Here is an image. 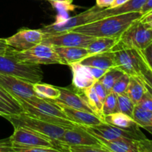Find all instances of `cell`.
<instances>
[{
    "label": "cell",
    "instance_id": "40",
    "mask_svg": "<svg viewBox=\"0 0 152 152\" xmlns=\"http://www.w3.org/2000/svg\"><path fill=\"white\" fill-rule=\"evenodd\" d=\"M140 52L145 61L146 62L147 65H148V67L151 68L152 71V43L150 45H148L146 48L140 50Z\"/></svg>",
    "mask_w": 152,
    "mask_h": 152
},
{
    "label": "cell",
    "instance_id": "11",
    "mask_svg": "<svg viewBox=\"0 0 152 152\" xmlns=\"http://www.w3.org/2000/svg\"><path fill=\"white\" fill-rule=\"evenodd\" d=\"M42 43L56 47H83L86 48L95 37L74 31H67L59 34H44Z\"/></svg>",
    "mask_w": 152,
    "mask_h": 152
},
{
    "label": "cell",
    "instance_id": "29",
    "mask_svg": "<svg viewBox=\"0 0 152 152\" xmlns=\"http://www.w3.org/2000/svg\"><path fill=\"white\" fill-rule=\"evenodd\" d=\"M124 73L120 70L117 69V68H112L111 69L108 70L105 73L103 76L101 78H99V81L102 83L105 89L108 91V93L111 91L112 88L114 86V83H116L117 80L121 77Z\"/></svg>",
    "mask_w": 152,
    "mask_h": 152
},
{
    "label": "cell",
    "instance_id": "17",
    "mask_svg": "<svg viewBox=\"0 0 152 152\" xmlns=\"http://www.w3.org/2000/svg\"><path fill=\"white\" fill-rule=\"evenodd\" d=\"M58 88L60 91V94L59 98L55 100L74 109L94 113L86 102L84 95L80 94L75 91H72L67 88L58 87Z\"/></svg>",
    "mask_w": 152,
    "mask_h": 152
},
{
    "label": "cell",
    "instance_id": "21",
    "mask_svg": "<svg viewBox=\"0 0 152 152\" xmlns=\"http://www.w3.org/2000/svg\"><path fill=\"white\" fill-rule=\"evenodd\" d=\"M55 50L66 63V65L79 62L90 55L86 48L83 47H56Z\"/></svg>",
    "mask_w": 152,
    "mask_h": 152
},
{
    "label": "cell",
    "instance_id": "32",
    "mask_svg": "<svg viewBox=\"0 0 152 152\" xmlns=\"http://www.w3.org/2000/svg\"><path fill=\"white\" fill-rule=\"evenodd\" d=\"M129 80H130V76L126 74H123L114 83L111 91L117 95L126 94V89L129 86Z\"/></svg>",
    "mask_w": 152,
    "mask_h": 152
},
{
    "label": "cell",
    "instance_id": "52",
    "mask_svg": "<svg viewBox=\"0 0 152 152\" xmlns=\"http://www.w3.org/2000/svg\"><path fill=\"white\" fill-rule=\"evenodd\" d=\"M148 23L150 24V25H151V26L152 27V21H151V22H148Z\"/></svg>",
    "mask_w": 152,
    "mask_h": 152
},
{
    "label": "cell",
    "instance_id": "23",
    "mask_svg": "<svg viewBox=\"0 0 152 152\" xmlns=\"http://www.w3.org/2000/svg\"><path fill=\"white\" fill-rule=\"evenodd\" d=\"M104 121L108 124L128 130H138L140 126L134 122L132 117L121 112H116L104 117Z\"/></svg>",
    "mask_w": 152,
    "mask_h": 152
},
{
    "label": "cell",
    "instance_id": "50",
    "mask_svg": "<svg viewBox=\"0 0 152 152\" xmlns=\"http://www.w3.org/2000/svg\"><path fill=\"white\" fill-rule=\"evenodd\" d=\"M50 2H53V1H68V2L72 3L73 0H48Z\"/></svg>",
    "mask_w": 152,
    "mask_h": 152
},
{
    "label": "cell",
    "instance_id": "33",
    "mask_svg": "<svg viewBox=\"0 0 152 152\" xmlns=\"http://www.w3.org/2000/svg\"><path fill=\"white\" fill-rule=\"evenodd\" d=\"M16 152H65L60 149L49 147H28L22 145H12Z\"/></svg>",
    "mask_w": 152,
    "mask_h": 152
},
{
    "label": "cell",
    "instance_id": "18",
    "mask_svg": "<svg viewBox=\"0 0 152 152\" xmlns=\"http://www.w3.org/2000/svg\"><path fill=\"white\" fill-rule=\"evenodd\" d=\"M22 112L23 109L19 102L0 86V116L7 119Z\"/></svg>",
    "mask_w": 152,
    "mask_h": 152
},
{
    "label": "cell",
    "instance_id": "15",
    "mask_svg": "<svg viewBox=\"0 0 152 152\" xmlns=\"http://www.w3.org/2000/svg\"><path fill=\"white\" fill-rule=\"evenodd\" d=\"M73 74L72 85L74 91L83 94V91L92 87L97 80L92 76L87 66L81 65L80 62L70 64Z\"/></svg>",
    "mask_w": 152,
    "mask_h": 152
},
{
    "label": "cell",
    "instance_id": "5",
    "mask_svg": "<svg viewBox=\"0 0 152 152\" xmlns=\"http://www.w3.org/2000/svg\"><path fill=\"white\" fill-rule=\"evenodd\" d=\"M9 52L18 61L29 65H64L66 63L58 55L54 48L41 43L28 50L16 51L9 48Z\"/></svg>",
    "mask_w": 152,
    "mask_h": 152
},
{
    "label": "cell",
    "instance_id": "24",
    "mask_svg": "<svg viewBox=\"0 0 152 152\" xmlns=\"http://www.w3.org/2000/svg\"><path fill=\"white\" fill-rule=\"evenodd\" d=\"M119 39L117 37H95L86 48L90 55L111 51L118 42Z\"/></svg>",
    "mask_w": 152,
    "mask_h": 152
},
{
    "label": "cell",
    "instance_id": "46",
    "mask_svg": "<svg viewBox=\"0 0 152 152\" xmlns=\"http://www.w3.org/2000/svg\"><path fill=\"white\" fill-rule=\"evenodd\" d=\"M9 48L5 39H0V54H6Z\"/></svg>",
    "mask_w": 152,
    "mask_h": 152
},
{
    "label": "cell",
    "instance_id": "42",
    "mask_svg": "<svg viewBox=\"0 0 152 152\" xmlns=\"http://www.w3.org/2000/svg\"><path fill=\"white\" fill-rule=\"evenodd\" d=\"M12 143L10 140V138L0 140V152H5L11 149Z\"/></svg>",
    "mask_w": 152,
    "mask_h": 152
},
{
    "label": "cell",
    "instance_id": "34",
    "mask_svg": "<svg viewBox=\"0 0 152 152\" xmlns=\"http://www.w3.org/2000/svg\"><path fill=\"white\" fill-rule=\"evenodd\" d=\"M68 152H111L102 145H77L68 147Z\"/></svg>",
    "mask_w": 152,
    "mask_h": 152
},
{
    "label": "cell",
    "instance_id": "28",
    "mask_svg": "<svg viewBox=\"0 0 152 152\" xmlns=\"http://www.w3.org/2000/svg\"><path fill=\"white\" fill-rule=\"evenodd\" d=\"M132 117L140 127L144 129L152 125V112L140 108L137 105L134 106Z\"/></svg>",
    "mask_w": 152,
    "mask_h": 152
},
{
    "label": "cell",
    "instance_id": "22",
    "mask_svg": "<svg viewBox=\"0 0 152 152\" xmlns=\"http://www.w3.org/2000/svg\"><path fill=\"white\" fill-rule=\"evenodd\" d=\"M147 0H129L125 4L114 7V8L102 9L100 11L102 19L108 16L115 15L123 14V13H132V12H140Z\"/></svg>",
    "mask_w": 152,
    "mask_h": 152
},
{
    "label": "cell",
    "instance_id": "31",
    "mask_svg": "<svg viewBox=\"0 0 152 152\" xmlns=\"http://www.w3.org/2000/svg\"><path fill=\"white\" fill-rule=\"evenodd\" d=\"M102 115L105 116L117 112V95L111 91L102 103Z\"/></svg>",
    "mask_w": 152,
    "mask_h": 152
},
{
    "label": "cell",
    "instance_id": "27",
    "mask_svg": "<svg viewBox=\"0 0 152 152\" xmlns=\"http://www.w3.org/2000/svg\"><path fill=\"white\" fill-rule=\"evenodd\" d=\"M34 90L40 97L53 99V100L57 99L60 94V91L58 87H55L48 84H42L40 83H34Z\"/></svg>",
    "mask_w": 152,
    "mask_h": 152
},
{
    "label": "cell",
    "instance_id": "10",
    "mask_svg": "<svg viewBox=\"0 0 152 152\" xmlns=\"http://www.w3.org/2000/svg\"><path fill=\"white\" fill-rule=\"evenodd\" d=\"M85 129L96 137L102 138L106 140H114L120 139V138L140 140L146 138V137L141 132L140 129L128 130V129H120V128L111 126L106 123H102L97 126L85 127Z\"/></svg>",
    "mask_w": 152,
    "mask_h": 152
},
{
    "label": "cell",
    "instance_id": "26",
    "mask_svg": "<svg viewBox=\"0 0 152 152\" xmlns=\"http://www.w3.org/2000/svg\"><path fill=\"white\" fill-rule=\"evenodd\" d=\"M83 94L84 95L86 102L88 104L89 107L91 108L93 112L104 121V117L102 112V102L99 100V97L95 93L93 86L85 90Z\"/></svg>",
    "mask_w": 152,
    "mask_h": 152
},
{
    "label": "cell",
    "instance_id": "7",
    "mask_svg": "<svg viewBox=\"0 0 152 152\" xmlns=\"http://www.w3.org/2000/svg\"><path fill=\"white\" fill-rule=\"evenodd\" d=\"M102 8H99L96 5L93 6L91 8L85 10L84 12L74 16H70L67 20L60 23H53L46 25L41 30L44 34H53L71 31L74 28L91 22H95L96 20L102 19L100 11Z\"/></svg>",
    "mask_w": 152,
    "mask_h": 152
},
{
    "label": "cell",
    "instance_id": "16",
    "mask_svg": "<svg viewBox=\"0 0 152 152\" xmlns=\"http://www.w3.org/2000/svg\"><path fill=\"white\" fill-rule=\"evenodd\" d=\"M58 105L60 106L63 112L67 116L68 119L77 123L79 126L89 127V126H94L105 123L101 118H99L94 113L88 112L86 111L74 109L63 105L58 101L54 100Z\"/></svg>",
    "mask_w": 152,
    "mask_h": 152
},
{
    "label": "cell",
    "instance_id": "39",
    "mask_svg": "<svg viewBox=\"0 0 152 152\" xmlns=\"http://www.w3.org/2000/svg\"><path fill=\"white\" fill-rule=\"evenodd\" d=\"M139 152H152V140L147 138L138 140Z\"/></svg>",
    "mask_w": 152,
    "mask_h": 152
},
{
    "label": "cell",
    "instance_id": "41",
    "mask_svg": "<svg viewBox=\"0 0 152 152\" xmlns=\"http://www.w3.org/2000/svg\"><path fill=\"white\" fill-rule=\"evenodd\" d=\"M87 67L88 68L89 71H90L91 74H92V76H93L96 80H98L99 78H101V77L105 74V73L108 71V70L100 69V68H94V67Z\"/></svg>",
    "mask_w": 152,
    "mask_h": 152
},
{
    "label": "cell",
    "instance_id": "37",
    "mask_svg": "<svg viewBox=\"0 0 152 152\" xmlns=\"http://www.w3.org/2000/svg\"><path fill=\"white\" fill-rule=\"evenodd\" d=\"M137 105L146 111L152 112V96L147 91V90Z\"/></svg>",
    "mask_w": 152,
    "mask_h": 152
},
{
    "label": "cell",
    "instance_id": "38",
    "mask_svg": "<svg viewBox=\"0 0 152 152\" xmlns=\"http://www.w3.org/2000/svg\"><path fill=\"white\" fill-rule=\"evenodd\" d=\"M93 88L95 93L96 94L97 96L99 97V100L103 103L104 100H105V98H106L107 95L108 94V91L104 88V86H102V83H101L99 80H97V81L94 84Z\"/></svg>",
    "mask_w": 152,
    "mask_h": 152
},
{
    "label": "cell",
    "instance_id": "51",
    "mask_svg": "<svg viewBox=\"0 0 152 152\" xmlns=\"http://www.w3.org/2000/svg\"><path fill=\"white\" fill-rule=\"evenodd\" d=\"M12 147H13V146H12ZM5 152H16V151H14V150H13V148H11V149L8 150V151H5Z\"/></svg>",
    "mask_w": 152,
    "mask_h": 152
},
{
    "label": "cell",
    "instance_id": "48",
    "mask_svg": "<svg viewBox=\"0 0 152 152\" xmlns=\"http://www.w3.org/2000/svg\"><path fill=\"white\" fill-rule=\"evenodd\" d=\"M129 0H114V1L113 2V4H111V6L108 8H114V7H119V6L122 5V4H125V3L127 2Z\"/></svg>",
    "mask_w": 152,
    "mask_h": 152
},
{
    "label": "cell",
    "instance_id": "35",
    "mask_svg": "<svg viewBox=\"0 0 152 152\" xmlns=\"http://www.w3.org/2000/svg\"><path fill=\"white\" fill-rule=\"evenodd\" d=\"M141 53V52H140ZM142 56V54H141ZM140 77L152 88V71L151 68L147 65L146 62L144 59L143 56H142L140 64Z\"/></svg>",
    "mask_w": 152,
    "mask_h": 152
},
{
    "label": "cell",
    "instance_id": "47",
    "mask_svg": "<svg viewBox=\"0 0 152 152\" xmlns=\"http://www.w3.org/2000/svg\"><path fill=\"white\" fill-rule=\"evenodd\" d=\"M140 20L142 21V22H147V23H148V22H151L152 21V10L151 11L148 12V13L145 14L144 16H142Z\"/></svg>",
    "mask_w": 152,
    "mask_h": 152
},
{
    "label": "cell",
    "instance_id": "14",
    "mask_svg": "<svg viewBox=\"0 0 152 152\" xmlns=\"http://www.w3.org/2000/svg\"><path fill=\"white\" fill-rule=\"evenodd\" d=\"M59 142L68 152L69 146L102 145L97 138L89 133L84 126H77L65 129Z\"/></svg>",
    "mask_w": 152,
    "mask_h": 152
},
{
    "label": "cell",
    "instance_id": "49",
    "mask_svg": "<svg viewBox=\"0 0 152 152\" xmlns=\"http://www.w3.org/2000/svg\"><path fill=\"white\" fill-rule=\"evenodd\" d=\"M143 81H144V80H143ZM144 85H145V88H146L147 91H148V93H149L150 94H151L152 96V88L150 86H148V85L147 84V83H145V81H144Z\"/></svg>",
    "mask_w": 152,
    "mask_h": 152
},
{
    "label": "cell",
    "instance_id": "9",
    "mask_svg": "<svg viewBox=\"0 0 152 152\" xmlns=\"http://www.w3.org/2000/svg\"><path fill=\"white\" fill-rule=\"evenodd\" d=\"M9 138L12 145L28 147H49L62 150L56 142L49 137L25 128H14L13 134Z\"/></svg>",
    "mask_w": 152,
    "mask_h": 152
},
{
    "label": "cell",
    "instance_id": "44",
    "mask_svg": "<svg viewBox=\"0 0 152 152\" xmlns=\"http://www.w3.org/2000/svg\"><path fill=\"white\" fill-rule=\"evenodd\" d=\"M69 17L70 16L69 14H68V12L59 11L58 12L57 15L56 16V21H55L54 23H60V22L67 20Z\"/></svg>",
    "mask_w": 152,
    "mask_h": 152
},
{
    "label": "cell",
    "instance_id": "43",
    "mask_svg": "<svg viewBox=\"0 0 152 152\" xmlns=\"http://www.w3.org/2000/svg\"><path fill=\"white\" fill-rule=\"evenodd\" d=\"M114 0H96V5L99 8H108L111 6Z\"/></svg>",
    "mask_w": 152,
    "mask_h": 152
},
{
    "label": "cell",
    "instance_id": "30",
    "mask_svg": "<svg viewBox=\"0 0 152 152\" xmlns=\"http://www.w3.org/2000/svg\"><path fill=\"white\" fill-rule=\"evenodd\" d=\"M135 105L126 94L117 95V112L123 113L132 117Z\"/></svg>",
    "mask_w": 152,
    "mask_h": 152
},
{
    "label": "cell",
    "instance_id": "36",
    "mask_svg": "<svg viewBox=\"0 0 152 152\" xmlns=\"http://www.w3.org/2000/svg\"><path fill=\"white\" fill-rule=\"evenodd\" d=\"M51 3V5L53 8L56 9L57 12L59 11H74L77 6L73 4L71 2L68 1H53Z\"/></svg>",
    "mask_w": 152,
    "mask_h": 152
},
{
    "label": "cell",
    "instance_id": "45",
    "mask_svg": "<svg viewBox=\"0 0 152 152\" xmlns=\"http://www.w3.org/2000/svg\"><path fill=\"white\" fill-rule=\"evenodd\" d=\"M151 10H152V0H147L145 4H144L142 8L141 9L140 13H142V16H144V15L148 13V12L151 11Z\"/></svg>",
    "mask_w": 152,
    "mask_h": 152
},
{
    "label": "cell",
    "instance_id": "1",
    "mask_svg": "<svg viewBox=\"0 0 152 152\" xmlns=\"http://www.w3.org/2000/svg\"><path fill=\"white\" fill-rule=\"evenodd\" d=\"M142 16L140 12H132L108 16L95 22L74 28L71 31L78 32L93 37H117L120 38L123 33L135 21Z\"/></svg>",
    "mask_w": 152,
    "mask_h": 152
},
{
    "label": "cell",
    "instance_id": "20",
    "mask_svg": "<svg viewBox=\"0 0 152 152\" xmlns=\"http://www.w3.org/2000/svg\"><path fill=\"white\" fill-rule=\"evenodd\" d=\"M79 62L85 66L94 67L104 70H109L114 68L112 51L89 55Z\"/></svg>",
    "mask_w": 152,
    "mask_h": 152
},
{
    "label": "cell",
    "instance_id": "19",
    "mask_svg": "<svg viewBox=\"0 0 152 152\" xmlns=\"http://www.w3.org/2000/svg\"><path fill=\"white\" fill-rule=\"evenodd\" d=\"M96 138H97L104 148H107L111 152H139L138 140L127 138L106 140L99 137Z\"/></svg>",
    "mask_w": 152,
    "mask_h": 152
},
{
    "label": "cell",
    "instance_id": "12",
    "mask_svg": "<svg viewBox=\"0 0 152 152\" xmlns=\"http://www.w3.org/2000/svg\"><path fill=\"white\" fill-rule=\"evenodd\" d=\"M0 86L17 101L38 96L34 90V83L14 76L0 73Z\"/></svg>",
    "mask_w": 152,
    "mask_h": 152
},
{
    "label": "cell",
    "instance_id": "13",
    "mask_svg": "<svg viewBox=\"0 0 152 152\" xmlns=\"http://www.w3.org/2000/svg\"><path fill=\"white\" fill-rule=\"evenodd\" d=\"M44 35V33L40 29L22 28L13 36L5 39V40L7 45L13 50L16 51H23L41 44Z\"/></svg>",
    "mask_w": 152,
    "mask_h": 152
},
{
    "label": "cell",
    "instance_id": "6",
    "mask_svg": "<svg viewBox=\"0 0 152 152\" xmlns=\"http://www.w3.org/2000/svg\"><path fill=\"white\" fill-rule=\"evenodd\" d=\"M152 43V27L150 24L137 20L132 24L119 39L115 46L142 50Z\"/></svg>",
    "mask_w": 152,
    "mask_h": 152
},
{
    "label": "cell",
    "instance_id": "3",
    "mask_svg": "<svg viewBox=\"0 0 152 152\" xmlns=\"http://www.w3.org/2000/svg\"><path fill=\"white\" fill-rule=\"evenodd\" d=\"M7 120L11 123L13 128H25V129H31L48 137L52 140L56 142L62 151L68 152L59 142L66 128L43 121L40 119L29 115L25 112L7 117Z\"/></svg>",
    "mask_w": 152,
    "mask_h": 152
},
{
    "label": "cell",
    "instance_id": "4",
    "mask_svg": "<svg viewBox=\"0 0 152 152\" xmlns=\"http://www.w3.org/2000/svg\"><path fill=\"white\" fill-rule=\"evenodd\" d=\"M0 73L14 76L34 84L40 83L43 78L40 65L19 62L9 52V49L6 54H0Z\"/></svg>",
    "mask_w": 152,
    "mask_h": 152
},
{
    "label": "cell",
    "instance_id": "25",
    "mask_svg": "<svg viewBox=\"0 0 152 152\" xmlns=\"http://www.w3.org/2000/svg\"><path fill=\"white\" fill-rule=\"evenodd\" d=\"M145 92L146 88L143 80L140 77L131 76L126 94L132 99V102L137 105Z\"/></svg>",
    "mask_w": 152,
    "mask_h": 152
},
{
    "label": "cell",
    "instance_id": "8",
    "mask_svg": "<svg viewBox=\"0 0 152 152\" xmlns=\"http://www.w3.org/2000/svg\"><path fill=\"white\" fill-rule=\"evenodd\" d=\"M111 51L113 52L115 68L130 77H140V64L142 59L140 50L114 46Z\"/></svg>",
    "mask_w": 152,
    "mask_h": 152
},
{
    "label": "cell",
    "instance_id": "2",
    "mask_svg": "<svg viewBox=\"0 0 152 152\" xmlns=\"http://www.w3.org/2000/svg\"><path fill=\"white\" fill-rule=\"evenodd\" d=\"M18 102L22 106L23 112L43 121L66 129L79 126L68 119L60 106L53 99L34 96Z\"/></svg>",
    "mask_w": 152,
    "mask_h": 152
}]
</instances>
